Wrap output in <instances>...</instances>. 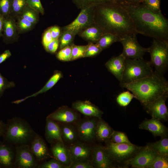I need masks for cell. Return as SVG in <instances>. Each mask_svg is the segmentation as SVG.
<instances>
[{"label":"cell","mask_w":168,"mask_h":168,"mask_svg":"<svg viewBox=\"0 0 168 168\" xmlns=\"http://www.w3.org/2000/svg\"><path fill=\"white\" fill-rule=\"evenodd\" d=\"M94 20L104 33H110L120 38L138 34L128 12L122 5L115 2L96 5Z\"/></svg>","instance_id":"obj_1"},{"label":"cell","mask_w":168,"mask_h":168,"mask_svg":"<svg viewBox=\"0 0 168 168\" xmlns=\"http://www.w3.org/2000/svg\"><path fill=\"white\" fill-rule=\"evenodd\" d=\"M121 5L128 13L138 34L168 41V20L161 11L154 12L143 3Z\"/></svg>","instance_id":"obj_2"},{"label":"cell","mask_w":168,"mask_h":168,"mask_svg":"<svg viewBox=\"0 0 168 168\" xmlns=\"http://www.w3.org/2000/svg\"><path fill=\"white\" fill-rule=\"evenodd\" d=\"M120 86L131 91L145 108L158 98L168 96V81L155 71L146 77Z\"/></svg>","instance_id":"obj_3"},{"label":"cell","mask_w":168,"mask_h":168,"mask_svg":"<svg viewBox=\"0 0 168 168\" xmlns=\"http://www.w3.org/2000/svg\"><path fill=\"white\" fill-rule=\"evenodd\" d=\"M37 133L26 120L14 117L7 120L2 137L4 142L16 146L29 145Z\"/></svg>","instance_id":"obj_4"},{"label":"cell","mask_w":168,"mask_h":168,"mask_svg":"<svg viewBox=\"0 0 168 168\" xmlns=\"http://www.w3.org/2000/svg\"><path fill=\"white\" fill-rule=\"evenodd\" d=\"M153 72L150 61H147L143 58H126L125 68L120 85L129 84L146 77Z\"/></svg>","instance_id":"obj_5"},{"label":"cell","mask_w":168,"mask_h":168,"mask_svg":"<svg viewBox=\"0 0 168 168\" xmlns=\"http://www.w3.org/2000/svg\"><path fill=\"white\" fill-rule=\"evenodd\" d=\"M148 49L152 66L155 68V72L163 75L168 67V41L153 38Z\"/></svg>","instance_id":"obj_6"},{"label":"cell","mask_w":168,"mask_h":168,"mask_svg":"<svg viewBox=\"0 0 168 168\" xmlns=\"http://www.w3.org/2000/svg\"><path fill=\"white\" fill-rule=\"evenodd\" d=\"M105 142L104 147L110 157L114 161L118 162L126 161L141 148L132 143H117L110 140Z\"/></svg>","instance_id":"obj_7"},{"label":"cell","mask_w":168,"mask_h":168,"mask_svg":"<svg viewBox=\"0 0 168 168\" xmlns=\"http://www.w3.org/2000/svg\"><path fill=\"white\" fill-rule=\"evenodd\" d=\"M95 5L82 8L79 14L72 22L62 27V30L69 31L76 35L95 23Z\"/></svg>","instance_id":"obj_8"},{"label":"cell","mask_w":168,"mask_h":168,"mask_svg":"<svg viewBox=\"0 0 168 168\" xmlns=\"http://www.w3.org/2000/svg\"><path fill=\"white\" fill-rule=\"evenodd\" d=\"M136 35L131 34L120 38L119 42L123 47L122 54L126 58H141L146 53L148 52V48L143 47L139 44Z\"/></svg>","instance_id":"obj_9"},{"label":"cell","mask_w":168,"mask_h":168,"mask_svg":"<svg viewBox=\"0 0 168 168\" xmlns=\"http://www.w3.org/2000/svg\"><path fill=\"white\" fill-rule=\"evenodd\" d=\"M98 119L89 117L80 119L75 124L79 140L90 144L96 139V128Z\"/></svg>","instance_id":"obj_10"},{"label":"cell","mask_w":168,"mask_h":168,"mask_svg":"<svg viewBox=\"0 0 168 168\" xmlns=\"http://www.w3.org/2000/svg\"><path fill=\"white\" fill-rule=\"evenodd\" d=\"M15 168H36L39 163L31 152L29 145L15 146Z\"/></svg>","instance_id":"obj_11"},{"label":"cell","mask_w":168,"mask_h":168,"mask_svg":"<svg viewBox=\"0 0 168 168\" xmlns=\"http://www.w3.org/2000/svg\"><path fill=\"white\" fill-rule=\"evenodd\" d=\"M157 153L148 145L141 148L134 157L127 161L128 164L135 168H145L151 163Z\"/></svg>","instance_id":"obj_12"},{"label":"cell","mask_w":168,"mask_h":168,"mask_svg":"<svg viewBox=\"0 0 168 168\" xmlns=\"http://www.w3.org/2000/svg\"><path fill=\"white\" fill-rule=\"evenodd\" d=\"M59 124L76 123L80 119V115L74 109L62 106L46 117Z\"/></svg>","instance_id":"obj_13"},{"label":"cell","mask_w":168,"mask_h":168,"mask_svg":"<svg viewBox=\"0 0 168 168\" xmlns=\"http://www.w3.org/2000/svg\"><path fill=\"white\" fill-rule=\"evenodd\" d=\"M29 146L39 164L53 158L45 141L37 133Z\"/></svg>","instance_id":"obj_14"},{"label":"cell","mask_w":168,"mask_h":168,"mask_svg":"<svg viewBox=\"0 0 168 168\" xmlns=\"http://www.w3.org/2000/svg\"><path fill=\"white\" fill-rule=\"evenodd\" d=\"M91 161L94 168H110L114 167V161L104 147L99 145L92 146Z\"/></svg>","instance_id":"obj_15"},{"label":"cell","mask_w":168,"mask_h":168,"mask_svg":"<svg viewBox=\"0 0 168 168\" xmlns=\"http://www.w3.org/2000/svg\"><path fill=\"white\" fill-rule=\"evenodd\" d=\"M68 147L71 153L72 162L76 161H91L92 146L89 144L78 140Z\"/></svg>","instance_id":"obj_16"},{"label":"cell","mask_w":168,"mask_h":168,"mask_svg":"<svg viewBox=\"0 0 168 168\" xmlns=\"http://www.w3.org/2000/svg\"><path fill=\"white\" fill-rule=\"evenodd\" d=\"M15 146L0 141V166L1 168H15Z\"/></svg>","instance_id":"obj_17"},{"label":"cell","mask_w":168,"mask_h":168,"mask_svg":"<svg viewBox=\"0 0 168 168\" xmlns=\"http://www.w3.org/2000/svg\"><path fill=\"white\" fill-rule=\"evenodd\" d=\"M50 151L52 157L69 168L71 162V156L67 146L61 142H57L51 144Z\"/></svg>","instance_id":"obj_18"},{"label":"cell","mask_w":168,"mask_h":168,"mask_svg":"<svg viewBox=\"0 0 168 168\" xmlns=\"http://www.w3.org/2000/svg\"><path fill=\"white\" fill-rule=\"evenodd\" d=\"M167 97H162L157 99L145 109L152 117L160 120H166L168 117V111L165 104Z\"/></svg>","instance_id":"obj_19"},{"label":"cell","mask_w":168,"mask_h":168,"mask_svg":"<svg viewBox=\"0 0 168 168\" xmlns=\"http://www.w3.org/2000/svg\"><path fill=\"white\" fill-rule=\"evenodd\" d=\"M18 34L16 19L10 15L4 17L2 36L3 41L6 44L16 41Z\"/></svg>","instance_id":"obj_20"},{"label":"cell","mask_w":168,"mask_h":168,"mask_svg":"<svg viewBox=\"0 0 168 168\" xmlns=\"http://www.w3.org/2000/svg\"><path fill=\"white\" fill-rule=\"evenodd\" d=\"M73 109L88 117L101 118L103 112L97 106L89 101L78 100L72 104Z\"/></svg>","instance_id":"obj_21"},{"label":"cell","mask_w":168,"mask_h":168,"mask_svg":"<svg viewBox=\"0 0 168 168\" xmlns=\"http://www.w3.org/2000/svg\"><path fill=\"white\" fill-rule=\"evenodd\" d=\"M140 129L146 130L151 133L155 137H164L167 134V128L157 119L153 118L144 120L139 126Z\"/></svg>","instance_id":"obj_22"},{"label":"cell","mask_w":168,"mask_h":168,"mask_svg":"<svg viewBox=\"0 0 168 168\" xmlns=\"http://www.w3.org/2000/svg\"><path fill=\"white\" fill-rule=\"evenodd\" d=\"M44 136L46 140L51 144L58 142L63 143L59 123L47 118Z\"/></svg>","instance_id":"obj_23"},{"label":"cell","mask_w":168,"mask_h":168,"mask_svg":"<svg viewBox=\"0 0 168 168\" xmlns=\"http://www.w3.org/2000/svg\"><path fill=\"white\" fill-rule=\"evenodd\" d=\"M75 124L59 123L62 140L64 144L68 147L73 145L79 140L77 129Z\"/></svg>","instance_id":"obj_24"},{"label":"cell","mask_w":168,"mask_h":168,"mask_svg":"<svg viewBox=\"0 0 168 168\" xmlns=\"http://www.w3.org/2000/svg\"><path fill=\"white\" fill-rule=\"evenodd\" d=\"M126 58L121 54L109 59L105 65L108 70L120 82L125 68Z\"/></svg>","instance_id":"obj_25"},{"label":"cell","mask_w":168,"mask_h":168,"mask_svg":"<svg viewBox=\"0 0 168 168\" xmlns=\"http://www.w3.org/2000/svg\"><path fill=\"white\" fill-rule=\"evenodd\" d=\"M114 130L101 118L98 119L96 128V139L100 142L110 140Z\"/></svg>","instance_id":"obj_26"},{"label":"cell","mask_w":168,"mask_h":168,"mask_svg":"<svg viewBox=\"0 0 168 168\" xmlns=\"http://www.w3.org/2000/svg\"><path fill=\"white\" fill-rule=\"evenodd\" d=\"M104 33L102 29L95 23L78 34L89 43H96Z\"/></svg>","instance_id":"obj_27"},{"label":"cell","mask_w":168,"mask_h":168,"mask_svg":"<svg viewBox=\"0 0 168 168\" xmlns=\"http://www.w3.org/2000/svg\"><path fill=\"white\" fill-rule=\"evenodd\" d=\"M63 77L62 72L59 71H55L53 75L49 79L44 86L37 92L21 99L22 102L29 98L35 97L37 95L45 93L52 88Z\"/></svg>","instance_id":"obj_28"},{"label":"cell","mask_w":168,"mask_h":168,"mask_svg":"<svg viewBox=\"0 0 168 168\" xmlns=\"http://www.w3.org/2000/svg\"><path fill=\"white\" fill-rule=\"evenodd\" d=\"M120 38L113 34L106 33H104L96 43L103 50L112 44L119 41Z\"/></svg>","instance_id":"obj_29"},{"label":"cell","mask_w":168,"mask_h":168,"mask_svg":"<svg viewBox=\"0 0 168 168\" xmlns=\"http://www.w3.org/2000/svg\"><path fill=\"white\" fill-rule=\"evenodd\" d=\"M148 145L157 154L168 156V139L167 138L162 137L160 140Z\"/></svg>","instance_id":"obj_30"},{"label":"cell","mask_w":168,"mask_h":168,"mask_svg":"<svg viewBox=\"0 0 168 168\" xmlns=\"http://www.w3.org/2000/svg\"><path fill=\"white\" fill-rule=\"evenodd\" d=\"M75 35L74 33L69 31L62 30L59 38V49L73 44Z\"/></svg>","instance_id":"obj_31"},{"label":"cell","mask_w":168,"mask_h":168,"mask_svg":"<svg viewBox=\"0 0 168 168\" xmlns=\"http://www.w3.org/2000/svg\"><path fill=\"white\" fill-rule=\"evenodd\" d=\"M39 12L27 5L18 16L36 24L39 20Z\"/></svg>","instance_id":"obj_32"},{"label":"cell","mask_w":168,"mask_h":168,"mask_svg":"<svg viewBox=\"0 0 168 168\" xmlns=\"http://www.w3.org/2000/svg\"><path fill=\"white\" fill-rule=\"evenodd\" d=\"M27 5L26 0H12L9 15L16 18Z\"/></svg>","instance_id":"obj_33"},{"label":"cell","mask_w":168,"mask_h":168,"mask_svg":"<svg viewBox=\"0 0 168 168\" xmlns=\"http://www.w3.org/2000/svg\"><path fill=\"white\" fill-rule=\"evenodd\" d=\"M16 25L18 33L23 34L32 30L35 24L18 16L16 18Z\"/></svg>","instance_id":"obj_34"},{"label":"cell","mask_w":168,"mask_h":168,"mask_svg":"<svg viewBox=\"0 0 168 168\" xmlns=\"http://www.w3.org/2000/svg\"><path fill=\"white\" fill-rule=\"evenodd\" d=\"M168 156L157 154L147 168H168Z\"/></svg>","instance_id":"obj_35"},{"label":"cell","mask_w":168,"mask_h":168,"mask_svg":"<svg viewBox=\"0 0 168 168\" xmlns=\"http://www.w3.org/2000/svg\"><path fill=\"white\" fill-rule=\"evenodd\" d=\"M73 1L77 7L81 9L90 5L96 6L106 3L115 2L114 0H73Z\"/></svg>","instance_id":"obj_36"},{"label":"cell","mask_w":168,"mask_h":168,"mask_svg":"<svg viewBox=\"0 0 168 168\" xmlns=\"http://www.w3.org/2000/svg\"><path fill=\"white\" fill-rule=\"evenodd\" d=\"M133 98H134V95L129 91L120 94L117 97L116 100L117 102L120 106L125 107L130 103Z\"/></svg>","instance_id":"obj_37"},{"label":"cell","mask_w":168,"mask_h":168,"mask_svg":"<svg viewBox=\"0 0 168 168\" xmlns=\"http://www.w3.org/2000/svg\"><path fill=\"white\" fill-rule=\"evenodd\" d=\"M71 46L72 49L71 61L84 57L87 45H77L73 44Z\"/></svg>","instance_id":"obj_38"},{"label":"cell","mask_w":168,"mask_h":168,"mask_svg":"<svg viewBox=\"0 0 168 168\" xmlns=\"http://www.w3.org/2000/svg\"><path fill=\"white\" fill-rule=\"evenodd\" d=\"M110 140L117 143H132L125 133L114 130L113 131Z\"/></svg>","instance_id":"obj_39"},{"label":"cell","mask_w":168,"mask_h":168,"mask_svg":"<svg viewBox=\"0 0 168 168\" xmlns=\"http://www.w3.org/2000/svg\"><path fill=\"white\" fill-rule=\"evenodd\" d=\"M57 58L63 61H71L72 49L71 45L64 47L60 49L56 55Z\"/></svg>","instance_id":"obj_40"},{"label":"cell","mask_w":168,"mask_h":168,"mask_svg":"<svg viewBox=\"0 0 168 168\" xmlns=\"http://www.w3.org/2000/svg\"><path fill=\"white\" fill-rule=\"evenodd\" d=\"M36 168H68L53 157L39 164Z\"/></svg>","instance_id":"obj_41"},{"label":"cell","mask_w":168,"mask_h":168,"mask_svg":"<svg viewBox=\"0 0 168 168\" xmlns=\"http://www.w3.org/2000/svg\"><path fill=\"white\" fill-rule=\"evenodd\" d=\"M102 51V49L96 43H89L87 45L84 57L96 56L99 54Z\"/></svg>","instance_id":"obj_42"},{"label":"cell","mask_w":168,"mask_h":168,"mask_svg":"<svg viewBox=\"0 0 168 168\" xmlns=\"http://www.w3.org/2000/svg\"><path fill=\"white\" fill-rule=\"evenodd\" d=\"M15 84L12 81H9L0 72V98L3 96L6 89L14 87Z\"/></svg>","instance_id":"obj_43"},{"label":"cell","mask_w":168,"mask_h":168,"mask_svg":"<svg viewBox=\"0 0 168 168\" xmlns=\"http://www.w3.org/2000/svg\"><path fill=\"white\" fill-rule=\"evenodd\" d=\"M12 0H0V15L5 17L9 15Z\"/></svg>","instance_id":"obj_44"},{"label":"cell","mask_w":168,"mask_h":168,"mask_svg":"<svg viewBox=\"0 0 168 168\" xmlns=\"http://www.w3.org/2000/svg\"><path fill=\"white\" fill-rule=\"evenodd\" d=\"M143 4L149 9L155 12L161 11L160 0H144Z\"/></svg>","instance_id":"obj_45"},{"label":"cell","mask_w":168,"mask_h":168,"mask_svg":"<svg viewBox=\"0 0 168 168\" xmlns=\"http://www.w3.org/2000/svg\"><path fill=\"white\" fill-rule=\"evenodd\" d=\"M27 5L42 15L44 14V9L40 0H26Z\"/></svg>","instance_id":"obj_46"},{"label":"cell","mask_w":168,"mask_h":168,"mask_svg":"<svg viewBox=\"0 0 168 168\" xmlns=\"http://www.w3.org/2000/svg\"><path fill=\"white\" fill-rule=\"evenodd\" d=\"M69 168H94L90 161H76L72 162Z\"/></svg>","instance_id":"obj_47"},{"label":"cell","mask_w":168,"mask_h":168,"mask_svg":"<svg viewBox=\"0 0 168 168\" xmlns=\"http://www.w3.org/2000/svg\"><path fill=\"white\" fill-rule=\"evenodd\" d=\"M53 40L51 35L50 28L47 29L44 32L42 39V43L45 49L48 45Z\"/></svg>","instance_id":"obj_48"},{"label":"cell","mask_w":168,"mask_h":168,"mask_svg":"<svg viewBox=\"0 0 168 168\" xmlns=\"http://www.w3.org/2000/svg\"><path fill=\"white\" fill-rule=\"evenodd\" d=\"M59 39L54 40L50 42L45 49L46 51L50 53H55L59 47Z\"/></svg>","instance_id":"obj_49"},{"label":"cell","mask_w":168,"mask_h":168,"mask_svg":"<svg viewBox=\"0 0 168 168\" xmlns=\"http://www.w3.org/2000/svg\"><path fill=\"white\" fill-rule=\"evenodd\" d=\"M50 31L53 40L59 39L61 32V29L58 26H54L50 27Z\"/></svg>","instance_id":"obj_50"},{"label":"cell","mask_w":168,"mask_h":168,"mask_svg":"<svg viewBox=\"0 0 168 168\" xmlns=\"http://www.w3.org/2000/svg\"><path fill=\"white\" fill-rule=\"evenodd\" d=\"M11 55V53L9 50H5L0 55V64L9 58Z\"/></svg>","instance_id":"obj_51"},{"label":"cell","mask_w":168,"mask_h":168,"mask_svg":"<svg viewBox=\"0 0 168 168\" xmlns=\"http://www.w3.org/2000/svg\"><path fill=\"white\" fill-rule=\"evenodd\" d=\"M144 0H124L122 4L136 5L143 3Z\"/></svg>","instance_id":"obj_52"},{"label":"cell","mask_w":168,"mask_h":168,"mask_svg":"<svg viewBox=\"0 0 168 168\" xmlns=\"http://www.w3.org/2000/svg\"><path fill=\"white\" fill-rule=\"evenodd\" d=\"M6 124L0 119V137H2L5 130Z\"/></svg>","instance_id":"obj_53"},{"label":"cell","mask_w":168,"mask_h":168,"mask_svg":"<svg viewBox=\"0 0 168 168\" xmlns=\"http://www.w3.org/2000/svg\"><path fill=\"white\" fill-rule=\"evenodd\" d=\"M4 17L0 15V37L2 36Z\"/></svg>","instance_id":"obj_54"},{"label":"cell","mask_w":168,"mask_h":168,"mask_svg":"<svg viewBox=\"0 0 168 168\" xmlns=\"http://www.w3.org/2000/svg\"><path fill=\"white\" fill-rule=\"evenodd\" d=\"M114 1L117 3L122 4L124 3V0H114Z\"/></svg>","instance_id":"obj_55"},{"label":"cell","mask_w":168,"mask_h":168,"mask_svg":"<svg viewBox=\"0 0 168 168\" xmlns=\"http://www.w3.org/2000/svg\"><path fill=\"white\" fill-rule=\"evenodd\" d=\"M0 168H1V167H0Z\"/></svg>","instance_id":"obj_56"}]
</instances>
